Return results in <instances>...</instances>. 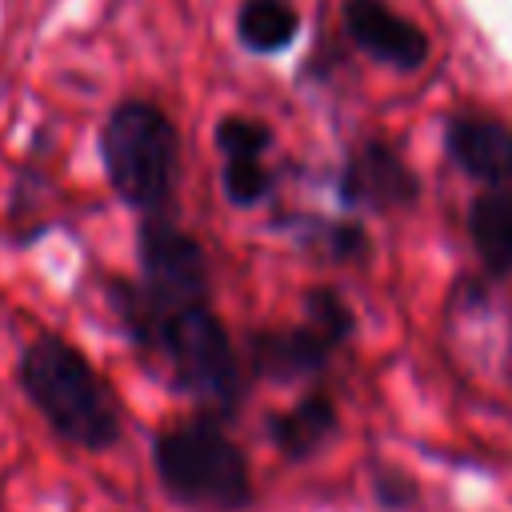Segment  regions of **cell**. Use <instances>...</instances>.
<instances>
[{
  "label": "cell",
  "mask_w": 512,
  "mask_h": 512,
  "mask_svg": "<svg viewBox=\"0 0 512 512\" xmlns=\"http://www.w3.org/2000/svg\"><path fill=\"white\" fill-rule=\"evenodd\" d=\"M16 384L48 432L68 448L100 456L124 440L120 392L68 336H32L16 356Z\"/></svg>",
  "instance_id": "cell-1"
},
{
  "label": "cell",
  "mask_w": 512,
  "mask_h": 512,
  "mask_svg": "<svg viewBox=\"0 0 512 512\" xmlns=\"http://www.w3.org/2000/svg\"><path fill=\"white\" fill-rule=\"evenodd\" d=\"M140 360H152V368L168 380V388L192 404V416L232 424L248 400L252 380L240 344L232 340L212 300L160 316L152 324V340Z\"/></svg>",
  "instance_id": "cell-2"
},
{
  "label": "cell",
  "mask_w": 512,
  "mask_h": 512,
  "mask_svg": "<svg viewBox=\"0 0 512 512\" xmlns=\"http://www.w3.org/2000/svg\"><path fill=\"white\" fill-rule=\"evenodd\" d=\"M156 488L184 512H248L256 504L252 460L228 424L188 416L148 444Z\"/></svg>",
  "instance_id": "cell-3"
},
{
  "label": "cell",
  "mask_w": 512,
  "mask_h": 512,
  "mask_svg": "<svg viewBox=\"0 0 512 512\" xmlns=\"http://www.w3.org/2000/svg\"><path fill=\"white\" fill-rule=\"evenodd\" d=\"M112 196L136 216L172 212L180 176V132L152 100H120L96 136Z\"/></svg>",
  "instance_id": "cell-4"
},
{
  "label": "cell",
  "mask_w": 512,
  "mask_h": 512,
  "mask_svg": "<svg viewBox=\"0 0 512 512\" xmlns=\"http://www.w3.org/2000/svg\"><path fill=\"white\" fill-rule=\"evenodd\" d=\"M340 348L316 332L308 320L300 324H260L244 332L240 356L248 368L252 384H272V388H288V384H320V376L328 372L332 356Z\"/></svg>",
  "instance_id": "cell-5"
},
{
  "label": "cell",
  "mask_w": 512,
  "mask_h": 512,
  "mask_svg": "<svg viewBox=\"0 0 512 512\" xmlns=\"http://www.w3.org/2000/svg\"><path fill=\"white\" fill-rule=\"evenodd\" d=\"M336 196L344 208L400 212L420 200V180L392 144L364 140L344 156V168L336 176Z\"/></svg>",
  "instance_id": "cell-6"
},
{
  "label": "cell",
  "mask_w": 512,
  "mask_h": 512,
  "mask_svg": "<svg viewBox=\"0 0 512 512\" xmlns=\"http://www.w3.org/2000/svg\"><path fill=\"white\" fill-rule=\"evenodd\" d=\"M344 32L364 56L396 72L424 68L432 52L428 32L384 0H344Z\"/></svg>",
  "instance_id": "cell-7"
},
{
  "label": "cell",
  "mask_w": 512,
  "mask_h": 512,
  "mask_svg": "<svg viewBox=\"0 0 512 512\" xmlns=\"http://www.w3.org/2000/svg\"><path fill=\"white\" fill-rule=\"evenodd\" d=\"M336 432H340V408L324 384H312L304 396H296L288 408L268 412V420H264V436H268L272 452L288 464L316 460L336 440Z\"/></svg>",
  "instance_id": "cell-8"
},
{
  "label": "cell",
  "mask_w": 512,
  "mask_h": 512,
  "mask_svg": "<svg viewBox=\"0 0 512 512\" xmlns=\"http://www.w3.org/2000/svg\"><path fill=\"white\" fill-rule=\"evenodd\" d=\"M444 148L460 172L488 188L512 184V128L496 116L456 112L444 128Z\"/></svg>",
  "instance_id": "cell-9"
},
{
  "label": "cell",
  "mask_w": 512,
  "mask_h": 512,
  "mask_svg": "<svg viewBox=\"0 0 512 512\" xmlns=\"http://www.w3.org/2000/svg\"><path fill=\"white\" fill-rule=\"evenodd\" d=\"M296 236L300 252H312L316 260L328 264H364L372 256V236L360 220H320V216H300L288 224Z\"/></svg>",
  "instance_id": "cell-10"
},
{
  "label": "cell",
  "mask_w": 512,
  "mask_h": 512,
  "mask_svg": "<svg viewBox=\"0 0 512 512\" xmlns=\"http://www.w3.org/2000/svg\"><path fill=\"white\" fill-rule=\"evenodd\" d=\"M468 236L492 272H512V192L492 188L468 204Z\"/></svg>",
  "instance_id": "cell-11"
},
{
  "label": "cell",
  "mask_w": 512,
  "mask_h": 512,
  "mask_svg": "<svg viewBox=\"0 0 512 512\" xmlns=\"http://www.w3.org/2000/svg\"><path fill=\"white\" fill-rule=\"evenodd\" d=\"M300 16L288 0H244L236 12V36L248 52H280L296 40Z\"/></svg>",
  "instance_id": "cell-12"
},
{
  "label": "cell",
  "mask_w": 512,
  "mask_h": 512,
  "mask_svg": "<svg viewBox=\"0 0 512 512\" xmlns=\"http://www.w3.org/2000/svg\"><path fill=\"white\" fill-rule=\"evenodd\" d=\"M276 192V172L264 156H224L220 160V196L232 208H256Z\"/></svg>",
  "instance_id": "cell-13"
},
{
  "label": "cell",
  "mask_w": 512,
  "mask_h": 512,
  "mask_svg": "<svg viewBox=\"0 0 512 512\" xmlns=\"http://www.w3.org/2000/svg\"><path fill=\"white\" fill-rule=\"evenodd\" d=\"M300 312H304V320H308L316 332H324L336 348H344V344L356 336V312H352L348 296H344L336 284H312V288H304Z\"/></svg>",
  "instance_id": "cell-14"
},
{
  "label": "cell",
  "mask_w": 512,
  "mask_h": 512,
  "mask_svg": "<svg viewBox=\"0 0 512 512\" xmlns=\"http://www.w3.org/2000/svg\"><path fill=\"white\" fill-rule=\"evenodd\" d=\"M212 140H216V152L224 160V156H268V148H272L276 136H272V128L264 120L232 112V116L216 120Z\"/></svg>",
  "instance_id": "cell-15"
},
{
  "label": "cell",
  "mask_w": 512,
  "mask_h": 512,
  "mask_svg": "<svg viewBox=\"0 0 512 512\" xmlns=\"http://www.w3.org/2000/svg\"><path fill=\"white\" fill-rule=\"evenodd\" d=\"M372 496H376V504H380L384 512H408L420 492H416L412 476H404V472H396V468H376V472H372Z\"/></svg>",
  "instance_id": "cell-16"
}]
</instances>
